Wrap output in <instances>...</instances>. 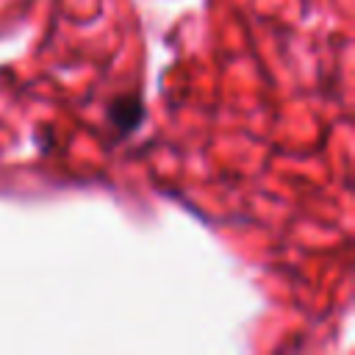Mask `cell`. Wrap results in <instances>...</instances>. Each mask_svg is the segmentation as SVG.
I'll use <instances>...</instances> for the list:
<instances>
[{"instance_id": "obj_1", "label": "cell", "mask_w": 355, "mask_h": 355, "mask_svg": "<svg viewBox=\"0 0 355 355\" xmlns=\"http://www.w3.org/2000/svg\"><path fill=\"white\" fill-rule=\"evenodd\" d=\"M108 119H111V125H114L122 136H125V133H133V130L141 125V119H144V105H141V100H139L136 94H122V97H116V100L111 103Z\"/></svg>"}]
</instances>
